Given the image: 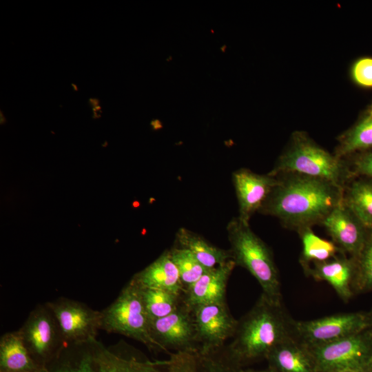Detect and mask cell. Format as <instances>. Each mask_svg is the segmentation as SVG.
Segmentation results:
<instances>
[{"mask_svg":"<svg viewBox=\"0 0 372 372\" xmlns=\"http://www.w3.org/2000/svg\"><path fill=\"white\" fill-rule=\"evenodd\" d=\"M369 328L366 312L333 314L323 318L296 321V337L309 348L325 344Z\"/></svg>","mask_w":372,"mask_h":372,"instance_id":"obj_9","label":"cell"},{"mask_svg":"<svg viewBox=\"0 0 372 372\" xmlns=\"http://www.w3.org/2000/svg\"><path fill=\"white\" fill-rule=\"evenodd\" d=\"M150 333L161 351L198 353L192 311L183 302L169 315L152 320Z\"/></svg>","mask_w":372,"mask_h":372,"instance_id":"obj_11","label":"cell"},{"mask_svg":"<svg viewBox=\"0 0 372 372\" xmlns=\"http://www.w3.org/2000/svg\"><path fill=\"white\" fill-rule=\"evenodd\" d=\"M199 356L205 372H238L240 369L220 350Z\"/></svg>","mask_w":372,"mask_h":372,"instance_id":"obj_29","label":"cell"},{"mask_svg":"<svg viewBox=\"0 0 372 372\" xmlns=\"http://www.w3.org/2000/svg\"><path fill=\"white\" fill-rule=\"evenodd\" d=\"M93 345L104 372H161L158 369L160 362L107 348L96 339L93 340Z\"/></svg>","mask_w":372,"mask_h":372,"instance_id":"obj_21","label":"cell"},{"mask_svg":"<svg viewBox=\"0 0 372 372\" xmlns=\"http://www.w3.org/2000/svg\"><path fill=\"white\" fill-rule=\"evenodd\" d=\"M309 349L318 372L338 369L363 372L372 365V329L368 328L342 339Z\"/></svg>","mask_w":372,"mask_h":372,"instance_id":"obj_6","label":"cell"},{"mask_svg":"<svg viewBox=\"0 0 372 372\" xmlns=\"http://www.w3.org/2000/svg\"><path fill=\"white\" fill-rule=\"evenodd\" d=\"M296 322L282 303L261 294L254 307L238 320L232 342L224 351L240 367L248 362L266 358L278 344L296 337Z\"/></svg>","mask_w":372,"mask_h":372,"instance_id":"obj_2","label":"cell"},{"mask_svg":"<svg viewBox=\"0 0 372 372\" xmlns=\"http://www.w3.org/2000/svg\"><path fill=\"white\" fill-rule=\"evenodd\" d=\"M170 257L180 276L184 291L196 282L207 270L188 250L174 246L169 249Z\"/></svg>","mask_w":372,"mask_h":372,"instance_id":"obj_26","label":"cell"},{"mask_svg":"<svg viewBox=\"0 0 372 372\" xmlns=\"http://www.w3.org/2000/svg\"><path fill=\"white\" fill-rule=\"evenodd\" d=\"M276 176L297 174L332 182L343 188L353 178L349 165L303 135L295 136L291 147L269 173Z\"/></svg>","mask_w":372,"mask_h":372,"instance_id":"obj_4","label":"cell"},{"mask_svg":"<svg viewBox=\"0 0 372 372\" xmlns=\"http://www.w3.org/2000/svg\"><path fill=\"white\" fill-rule=\"evenodd\" d=\"M52 312L67 345L82 344L96 339L101 312L67 298L45 302Z\"/></svg>","mask_w":372,"mask_h":372,"instance_id":"obj_8","label":"cell"},{"mask_svg":"<svg viewBox=\"0 0 372 372\" xmlns=\"http://www.w3.org/2000/svg\"><path fill=\"white\" fill-rule=\"evenodd\" d=\"M23 344L19 331L8 332L0 338V372H41Z\"/></svg>","mask_w":372,"mask_h":372,"instance_id":"obj_19","label":"cell"},{"mask_svg":"<svg viewBox=\"0 0 372 372\" xmlns=\"http://www.w3.org/2000/svg\"><path fill=\"white\" fill-rule=\"evenodd\" d=\"M371 149H372V116H369L344 136L335 156L342 158L353 153Z\"/></svg>","mask_w":372,"mask_h":372,"instance_id":"obj_25","label":"cell"},{"mask_svg":"<svg viewBox=\"0 0 372 372\" xmlns=\"http://www.w3.org/2000/svg\"><path fill=\"white\" fill-rule=\"evenodd\" d=\"M238 372H275L273 370L271 369L270 368H268L266 370H262V371H256V370H251V369H240Z\"/></svg>","mask_w":372,"mask_h":372,"instance_id":"obj_32","label":"cell"},{"mask_svg":"<svg viewBox=\"0 0 372 372\" xmlns=\"http://www.w3.org/2000/svg\"><path fill=\"white\" fill-rule=\"evenodd\" d=\"M232 181L238 203V217L249 222L271 194L278 178L269 174H260L240 168L232 174Z\"/></svg>","mask_w":372,"mask_h":372,"instance_id":"obj_13","label":"cell"},{"mask_svg":"<svg viewBox=\"0 0 372 372\" xmlns=\"http://www.w3.org/2000/svg\"><path fill=\"white\" fill-rule=\"evenodd\" d=\"M101 312V330L122 334L160 351L150 333L151 320L145 310L141 286L133 278Z\"/></svg>","mask_w":372,"mask_h":372,"instance_id":"obj_5","label":"cell"},{"mask_svg":"<svg viewBox=\"0 0 372 372\" xmlns=\"http://www.w3.org/2000/svg\"><path fill=\"white\" fill-rule=\"evenodd\" d=\"M298 233L302 246L300 261L304 269L311 263L329 260L342 252L333 241L319 237L310 227Z\"/></svg>","mask_w":372,"mask_h":372,"instance_id":"obj_23","label":"cell"},{"mask_svg":"<svg viewBox=\"0 0 372 372\" xmlns=\"http://www.w3.org/2000/svg\"><path fill=\"white\" fill-rule=\"evenodd\" d=\"M175 246L190 251L206 269H212L232 260L229 249L218 247L200 235L180 227L175 236Z\"/></svg>","mask_w":372,"mask_h":372,"instance_id":"obj_20","label":"cell"},{"mask_svg":"<svg viewBox=\"0 0 372 372\" xmlns=\"http://www.w3.org/2000/svg\"><path fill=\"white\" fill-rule=\"evenodd\" d=\"M45 369L43 371H41V372H45Z\"/></svg>","mask_w":372,"mask_h":372,"instance_id":"obj_37","label":"cell"},{"mask_svg":"<svg viewBox=\"0 0 372 372\" xmlns=\"http://www.w3.org/2000/svg\"><path fill=\"white\" fill-rule=\"evenodd\" d=\"M163 363L167 366V372H205L199 354L195 352L171 353L169 359Z\"/></svg>","mask_w":372,"mask_h":372,"instance_id":"obj_28","label":"cell"},{"mask_svg":"<svg viewBox=\"0 0 372 372\" xmlns=\"http://www.w3.org/2000/svg\"><path fill=\"white\" fill-rule=\"evenodd\" d=\"M363 372H372V365L367 368L366 370H364Z\"/></svg>","mask_w":372,"mask_h":372,"instance_id":"obj_35","label":"cell"},{"mask_svg":"<svg viewBox=\"0 0 372 372\" xmlns=\"http://www.w3.org/2000/svg\"><path fill=\"white\" fill-rule=\"evenodd\" d=\"M141 288L145 308L151 321L169 315L183 302V293L142 286Z\"/></svg>","mask_w":372,"mask_h":372,"instance_id":"obj_24","label":"cell"},{"mask_svg":"<svg viewBox=\"0 0 372 372\" xmlns=\"http://www.w3.org/2000/svg\"><path fill=\"white\" fill-rule=\"evenodd\" d=\"M329 372H361V371H355L352 369H338V370H334V371H331Z\"/></svg>","mask_w":372,"mask_h":372,"instance_id":"obj_34","label":"cell"},{"mask_svg":"<svg viewBox=\"0 0 372 372\" xmlns=\"http://www.w3.org/2000/svg\"><path fill=\"white\" fill-rule=\"evenodd\" d=\"M233 260L207 269L183 293V303L190 309L207 303L225 301L226 288L236 267Z\"/></svg>","mask_w":372,"mask_h":372,"instance_id":"obj_15","label":"cell"},{"mask_svg":"<svg viewBox=\"0 0 372 372\" xmlns=\"http://www.w3.org/2000/svg\"><path fill=\"white\" fill-rule=\"evenodd\" d=\"M366 313L369 322V328L372 329V309Z\"/></svg>","mask_w":372,"mask_h":372,"instance_id":"obj_33","label":"cell"},{"mask_svg":"<svg viewBox=\"0 0 372 372\" xmlns=\"http://www.w3.org/2000/svg\"><path fill=\"white\" fill-rule=\"evenodd\" d=\"M355 259L356 262L355 293L372 291V231H369L366 242L358 256Z\"/></svg>","mask_w":372,"mask_h":372,"instance_id":"obj_27","label":"cell"},{"mask_svg":"<svg viewBox=\"0 0 372 372\" xmlns=\"http://www.w3.org/2000/svg\"><path fill=\"white\" fill-rule=\"evenodd\" d=\"M278 183L260 209L297 232L320 224L343 201L344 188L328 180L297 174L276 176Z\"/></svg>","mask_w":372,"mask_h":372,"instance_id":"obj_1","label":"cell"},{"mask_svg":"<svg viewBox=\"0 0 372 372\" xmlns=\"http://www.w3.org/2000/svg\"><path fill=\"white\" fill-rule=\"evenodd\" d=\"M343 203L369 231H372V180L353 177L344 188Z\"/></svg>","mask_w":372,"mask_h":372,"instance_id":"obj_22","label":"cell"},{"mask_svg":"<svg viewBox=\"0 0 372 372\" xmlns=\"http://www.w3.org/2000/svg\"><path fill=\"white\" fill-rule=\"evenodd\" d=\"M92 341L82 344L66 345L61 353L46 366L45 372H104Z\"/></svg>","mask_w":372,"mask_h":372,"instance_id":"obj_18","label":"cell"},{"mask_svg":"<svg viewBox=\"0 0 372 372\" xmlns=\"http://www.w3.org/2000/svg\"><path fill=\"white\" fill-rule=\"evenodd\" d=\"M370 116H372V107H371V109L370 110Z\"/></svg>","mask_w":372,"mask_h":372,"instance_id":"obj_36","label":"cell"},{"mask_svg":"<svg viewBox=\"0 0 372 372\" xmlns=\"http://www.w3.org/2000/svg\"><path fill=\"white\" fill-rule=\"evenodd\" d=\"M227 231L236 265L245 268L256 278L267 298L282 303L279 273L270 248L251 230L249 222L238 216L229 222Z\"/></svg>","mask_w":372,"mask_h":372,"instance_id":"obj_3","label":"cell"},{"mask_svg":"<svg viewBox=\"0 0 372 372\" xmlns=\"http://www.w3.org/2000/svg\"><path fill=\"white\" fill-rule=\"evenodd\" d=\"M196 331L198 354L220 350L233 338L238 325L225 301L207 303L192 309Z\"/></svg>","mask_w":372,"mask_h":372,"instance_id":"obj_10","label":"cell"},{"mask_svg":"<svg viewBox=\"0 0 372 372\" xmlns=\"http://www.w3.org/2000/svg\"><path fill=\"white\" fill-rule=\"evenodd\" d=\"M142 287L184 293L178 271L169 250L132 277Z\"/></svg>","mask_w":372,"mask_h":372,"instance_id":"obj_17","label":"cell"},{"mask_svg":"<svg viewBox=\"0 0 372 372\" xmlns=\"http://www.w3.org/2000/svg\"><path fill=\"white\" fill-rule=\"evenodd\" d=\"M18 331L32 359L43 368L52 362L67 345L46 303L34 308Z\"/></svg>","mask_w":372,"mask_h":372,"instance_id":"obj_7","label":"cell"},{"mask_svg":"<svg viewBox=\"0 0 372 372\" xmlns=\"http://www.w3.org/2000/svg\"><path fill=\"white\" fill-rule=\"evenodd\" d=\"M348 165L353 177H362L372 180V149L357 155Z\"/></svg>","mask_w":372,"mask_h":372,"instance_id":"obj_30","label":"cell"},{"mask_svg":"<svg viewBox=\"0 0 372 372\" xmlns=\"http://www.w3.org/2000/svg\"><path fill=\"white\" fill-rule=\"evenodd\" d=\"M321 225L342 253L353 258L358 256L369 231L343 201L328 214Z\"/></svg>","mask_w":372,"mask_h":372,"instance_id":"obj_12","label":"cell"},{"mask_svg":"<svg viewBox=\"0 0 372 372\" xmlns=\"http://www.w3.org/2000/svg\"><path fill=\"white\" fill-rule=\"evenodd\" d=\"M312 264V267L304 269L308 276L327 282L345 302L353 297L356 273L355 258L341 252L333 258Z\"/></svg>","mask_w":372,"mask_h":372,"instance_id":"obj_14","label":"cell"},{"mask_svg":"<svg viewBox=\"0 0 372 372\" xmlns=\"http://www.w3.org/2000/svg\"><path fill=\"white\" fill-rule=\"evenodd\" d=\"M266 359L275 372H318L309 349L296 338L276 346Z\"/></svg>","mask_w":372,"mask_h":372,"instance_id":"obj_16","label":"cell"},{"mask_svg":"<svg viewBox=\"0 0 372 372\" xmlns=\"http://www.w3.org/2000/svg\"><path fill=\"white\" fill-rule=\"evenodd\" d=\"M354 81L365 87H372V58L364 57L358 60L352 68Z\"/></svg>","mask_w":372,"mask_h":372,"instance_id":"obj_31","label":"cell"}]
</instances>
